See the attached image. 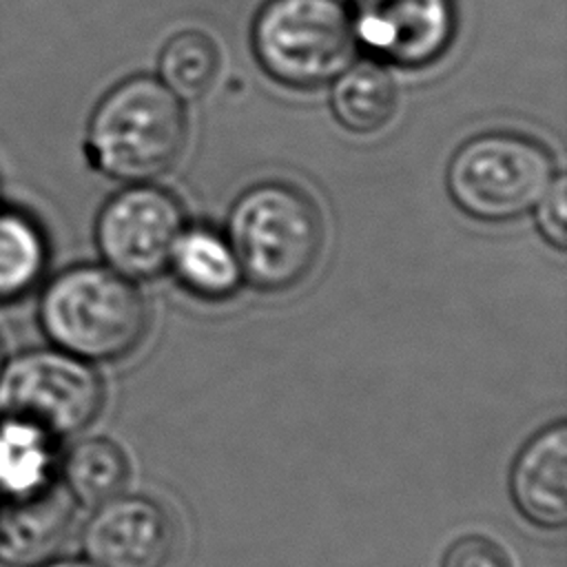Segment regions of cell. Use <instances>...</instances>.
Here are the masks:
<instances>
[{"label":"cell","mask_w":567,"mask_h":567,"mask_svg":"<svg viewBox=\"0 0 567 567\" xmlns=\"http://www.w3.org/2000/svg\"><path fill=\"white\" fill-rule=\"evenodd\" d=\"M38 323L51 346L91 363L131 354L148 330V306L133 279L100 264L53 275L38 301Z\"/></svg>","instance_id":"obj_1"},{"label":"cell","mask_w":567,"mask_h":567,"mask_svg":"<svg viewBox=\"0 0 567 567\" xmlns=\"http://www.w3.org/2000/svg\"><path fill=\"white\" fill-rule=\"evenodd\" d=\"M188 135L182 100L153 75L115 84L95 106L86 151L95 168L122 182H148L175 166Z\"/></svg>","instance_id":"obj_2"},{"label":"cell","mask_w":567,"mask_h":567,"mask_svg":"<svg viewBox=\"0 0 567 567\" xmlns=\"http://www.w3.org/2000/svg\"><path fill=\"white\" fill-rule=\"evenodd\" d=\"M244 281L279 292L301 284L323 248V221L317 204L286 182L246 188L228 213V233Z\"/></svg>","instance_id":"obj_3"},{"label":"cell","mask_w":567,"mask_h":567,"mask_svg":"<svg viewBox=\"0 0 567 567\" xmlns=\"http://www.w3.org/2000/svg\"><path fill=\"white\" fill-rule=\"evenodd\" d=\"M556 175L543 142L523 133L489 131L456 148L445 182L465 215L496 224L532 213Z\"/></svg>","instance_id":"obj_4"},{"label":"cell","mask_w":567,"mask_h":567,"mask_svg":"<svg viewBox=\"0 0 567 567\" xmlns=\"http://www.w3.org/2000/svg\"><path fill=\"white\" fill-rule=\"evenodd\" d=\"M250 44L259 66L292 89L332 82L357 47L343 0H266L252 20Z\"/></svg>","instance_id":"obj_5"},{"label":"cell","mask_w":567,"mask_h":567,"mask_svg":"<svg viewBox=\"0 0 567 567\" xmlns=\"http://www.w3.org/2000/svg\"><path fill=\"white\" fill-rule=\"evenodd\" d=\"M104 405V381L91 361L55 346L22 350L0 370V414L27 419L51 436L86 430Z\"/></svg>","instance_id":"obj_6"},{"label":"cell","mask_w":567,"mask_h":567,"mask_svg":"<svg viewBox=\"0 0 567 567\" xmlns=\"http://www.w3.org/2000/svg\"><path fill=\"white\" fill-rule=\"evenodd\" d=\"M186 228L184 208L166 188L137 182L100 208L95 244L109 268L128 279H151L168 268Z\"/></svg>","instance_id":"obj_7"},{"label":"cell","mask_w":567,"mask_h":567,"mask_svg":"<svg viewBox=\"0 0 567 567\" xmlns=\"http://www.w3.org/2000/svg\"><path fill=\"white\" fill-rule=\"evenodd\" d=\"M354 42L377 60L423 69L454 40V0H354L350 9Z\"/></svg>","instance_id":"obj_8"},{"label":"cell","mask_w":567,"mask_h":567,"mask_svg":"<svg viewBox=\"0 0 567 567\" xmlns=\"http://www.w3.org/2000/svg\"><path fill=\"white\" fill-rule=\"evenodd\" d=\"M80 545L97 567H164L175 549V523L157 501L120 494L93 507Z\"/></svg>","instance_id":"obj_9"},{"label":"cell","mask_w":567,"mask_h":567,"mask_svg":"<svg viewBox=\"0 0 567 567\" xmlns=\"http://www.w3.org/2000/svg\"><path fill=\"white\" fill-rule=\"evenodd\" d=\"M509 492L534 525L560 529L567 523V425L556 421L534 434L512 463Z\"/></svg>","instance_id":"obj_10"},{"label":"cell","mask_w":567,"mask_h":567,"mask_svg":"<svg viewBox=\"0 0 567 567\" xmlns=\"http://www.w3.org/2000/svg\"><path fill=\"white\" fill-rule=\"evenodd\" d=\"M75 503L58 481L49 489L0 503V563L33 567L51 558L69 534Z\"/></svg>","instance_id":"obj_11"},{"label":"cell","mask_w":567,"mask_h":567,"mask_svg":"<svg viewBox=\"0 0 567 567\" xmlns=\"http://www.w3.org/2000/svg\"><path fill=\"white\" fill-rule=\"evenodd\" d=\"M58 439L40 425L0 414V503L35 496L60 481Z\"/></svg>","instance_id":"obj_12"},{"label":"cell","mask_w":567,"mask_h":567,"mask_svg":"<svg viewBox=\"0 0 567 567\" xmlns=\"http://www.w3.org/2000/svg\"><path fill=\"white\" fill-rule=\"evenodd\" d=\"M168 268L195 297L221 301L244 284V275L230 241L208 226H186L179 235Z\"/></svg>","instance_id":"obj_13"},{"label":"cell","mask_w":567,"mask_h":567,"mask_svg":"<svg viewBox=\"0 0 567 567\" xmlns=\"http://www.w3.org/2000/svg\"><path fill=\"white\" fill-rule=\"evenodd\" d=\"M330 106L337 122L359 135L383 128L396 111V86L379 60L350 62L334 80Z\"/></svg>","instance_id":"obj_14"},{"label":"cell","mask_w":567,"mask_h":567,"mask_svg":"<svg viewBox=\"0 0 567 567\" xmlns=\"http://www.w3.org/2000/svg\"><path fill=\"white\" fill-rule=\"evenodd\" d=\"M58 476L75 505L93 509L124 492L128 458L113 439L89 436L60 456Z\"/></svg>","instance_id":"obj_15"},{"label":"cell","mask_w":567,"mask_h":567,"mask_svg":"<svg viewBox=\"0 0 567 567\" xmlns=\"http://www.w3.org/2000/svg\"><path fill=\"white\" fill-rule=\"evenodd\" d=\"M49 244L24 210L0 206V303H13L38 288L47 272Z\"/></svg>","instance_id":"obj_16"},{"label":"cell","mask_w":567,"mask_h":567,"mask_svg":"<svg viewBox=\"0 0 567 567\" xmlns=\"http://www.w3.org/2000/svg\"><path fill=\"white\" fill-rule=\"evenodd\" d=\"M219 51L210 35L197 29L175 33L159 53V80L179 100H199L215 84Z\"/></svg>","instance_id":"obj_17"},{"label":"cell","mask_w":567,"mask_h":567,"mask_svg":"<svg viewBox=\"0 0 567 567\" xmlns=\"http://www.w3.org/2000/svg\"><path fill=\"white\" fill-rule=\"evenodd\" d=\"M441 567H512V563L492 538L470 534L447 547Z\"/></svg>","instance_id":"obj_18"},{"label":"cell","mask_w":567,"mask_h":567,"mask_svg":"<svg viewBox=\"0 0 567 567\" xmlns=\"http://www.w3.org/2000/svg\"><path fill=\"white\" fill-rule=\"evenodd\" d=\"M536 224L540 235L556 248H565V210H567V186L565 177L558 173L554 184L547 188V193L536 204Z\"/></svg>","instance_id":"obj_19"},{"label":"cell","mask_w":567,"mask_h":567,"mask_svg":"<svg viewBox=\"0 0 567 567\" xmlns=\"http://www.w3.org/2000/svg\"><path fill=\"white\" fill-rule=\"evenodd\" d=\"M33 567H97L89 558H47Z\"/></svg>","instance_id":"obj_20"},{"label":"cell","mask_w":567,"mask_h":567,"mask_svg":"<svg viewBox=\"0 0 567 567\" xmlns=\"http://www.w3.org/2000/svg\"><path fill=\"white\" fill-rule=\"evenodd\" d=\"M2 363H4V352H2V341H0V370H2Z\"/></svg>","instance_id":"obj_21"}]
</instances>
